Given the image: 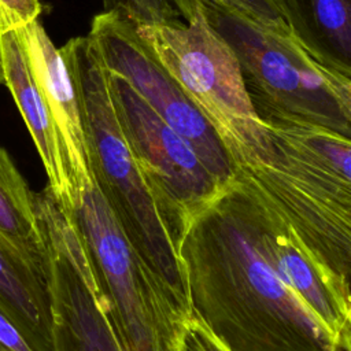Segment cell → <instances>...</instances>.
I'll use <instances>...</instances> for the list:
<instances>
[{
    "label": "cell",
    "instance_id": "17",
    "mask_svg": "<svg viewBox=\"0 0 351 351\" xmlns=\"http://www.w3.org/2000/svg\"><path fill=\"white\" fill-rule=\"evenodd\" d=\"M41 11L40 0H0V34L30 25L38 19Z\"/></svg>",
    "mask_w": 351,
    "mask_h": 351
},
{
    "label": "cell",
    "instance_id": "21",
    "mask_svg": "<svg viewBox=\"0 0 351 351\" xmlns=\"http://www.w3.org/2000/svg\"><path fill=\"white\" fill-rule=\"evenodd\" d=\"M182 351H185V350H184V347H182Z\"/></svg>",
    "mask_w": 351,
    "mask_h": 351
},
{
    "label": "cell",
    "instance_id": "10",
    "mask_svg": "<svg viewBox=\"0 0 351 351\" xmlns=\"http://www.w3.org/2000/svg\"><path fill=\"white\" fill-rule=\"evenodd\" d=\"M236 185L247 199L255 236L266 258L336 346L350 351V280L333 270L273 208Z\"/></svg>",
    "mask_w": 351,
    "mask_h": 351
},
{
    "label": "cell",
    "instance_id": "7",
    "mask_svg": "<svg viewBox=\"0 0 351 351\" xmlns=\"http://www.w3.org/2000/svg\"><path fill=\"white\" fill-rule=\"evenodd\" d=\"M47 245L56 351H125L114 307L73 213L36 193Z\"/></svg>",
    "mask_w": 351,
    "mask_h": 351
},
{
    "label": "cell",
    "instance_id": "15",
    "mask_svg": "<svg viewBox=\"0 0 351 351\" xmlns=\"http://www.w3.org/2000/svg\"><path fill=\"white\" fill-rule=\"evenodd\" d=\"M0 237L47 281V245L33 192L10 152L0 147Z\"/></svg>",
    "mask_w": 351,
    "mask_h": 351
},
{
    "label": "cell",
    "instance_id": "12",
    "mask_svg": "<svg viewBox=\"0 0 351 351\" xmlns=\"http://www.w3.org/2000/svg\"><path fill=\"white\" fill-rule=\"evenodd\" d=\"M0 45L4 84L8 86L33 138L48 178L47 188L66 211L74 213L78 197L64 149L49 110L30 73L23 45L15 32L0 34Z\"/></svg>",
    "mask_w": 351,
    "mask_h": 351
},
{
    "label": "cell",
    "instance_id": "9",
    "mask_svg": "<svg viewBox=\"0 0 351 351\" xmlns=\"http://www.w3.org/2000/svg\"><path fill=\"white\" fill-rule=\"evenodd\" d=\"M108 85L123 132L176 213L182 239L189 223L228 185H222L207 170L196 152L160 119L125 77L108 70Z\"/></svg>",
    "mask_w": 351,
    "mask_h": 351
},
{
    "label": "cell",
    "instance_id": "8",
    "mask_svg": "<svg viewBox=\"0 0 351 351\" xmlns=\"http://www.w3.org/2000/svg\"><path fill=\"white\" fill-rule=\"evenodd\" d=\"M88 36L101 59L133 86L144 101L199 156L207 170L222 184L232 182V163L218 136L185 95L178 82L143 44L132 22L117 11L93 16Z\"/></svg>",
    "mask_w": 351,
    "mask_h": 351
},
{
    "label": "cell",
    "instance_id": "1",
    "mask_svg": "<svg viewBox=\"0 0 351 351\" xmlns=\"http://www.w3.org/2000/svg\"><path fill=\"white\" fill-rule=\"evenodd\" d=\"M181 261L191 314L229 351H341L266 258L233 181L185 229Z\"/></svg>",
    "mask_w": 351,
    "mask_h": 351
},
{
    "label": "cell",
    "instance_id": "18",
    "mask_svg": "<svg viewBox=\"0 0 351 351\" xmlns=\"http://www.w3.org/2000/svg\"><path fill=\"white\" fill-rule=\"evenodd\" d=\"M185 351H229L211 330L193 314H191L184 336Z\"/></svg>",
    "mask_w": 351,
    "mask_h": 351
},
{
    "label": "cell",
    "instance_id": "2",
    "mask_svg": "<svg viewBox=\"0 0 351 351\" xmlns=\"http://www.w3.org/2000/svg\"><path fill=\"white\" fill-rule=\"evenodd\" d=\"M270 148L255 162L232 167V180L273 208L350 280L351 140L330 129L259 114Z\"/></svg>",
    "mask_w": 351,
    "mask_h": 351
},
{
    "label": "cell",
    "instance_id": "6",
    "mask_svg": "<svg viewBox=\"0 0 351 351\" xmlns=\"http://www.w3.org/2000/svg\"><path fill=\"white\" fill-rule=\"evenodd\" d=\"M74 218L114 307L125 351H182L191 310L128 239L96 180Z\"/></svg>",
    "mask_w": 351,
    "mask_h": 351
},
{
    "label": "cell",
    "instance_id": "19",
    "mask_svg": "<svg viewBox=\"0 0 351 351\" xmlns=\"http://www.w3.org/2000/svg\"><path fill=\"white\" fill-rule=\"evenodd\" d=\"M0 351H34L14 322L0 310Z\"/></svg>",
    "mask_w": 351,
    "mask_h": 351
},
{
    "label": "cell",
    "instance_id": "5",
    "mask_svg": "<svg viewBox=\"0 0 351 351\" xmlns=\"http://www.w3.org/2000/svg\"><path fill=\"white\" fill-rule=\"evenodd\" d=\"M134 27L210 123L232 167L267 154L270 138L245 88L237 56L207 21L204 5L186 25L177 21Z\"/></svg>",
    "mask_w": 351,
    "mask_h": 351
},
{
    "label": "cell",
    "instance_id": "11",
    "mask_svg": "<svg viewBox=\"0 0 351 351\" xmlns=\"http://www.w3.org/2000/svg\"><path fill=\"white\" fill-rule=\"evenodd\" d=\"M15 33L23 45L33 80L59 133L80 199L81 192L95 181V176L74 77L38 19Z\"/></svg>",
    "mask_w": 351,
    "mask_h": 351
},
{
    "label": "cell",
    "instance_id": "13",
    "mask_svg": "<svg viewBox=\"0 0 351 351\" xmlns=\"http://www.w3.org/2000/svg\"><path fill=\"white\" fill-rule=\"evenodd\" d=\"M0 310L34 351H56L47 281L0 237Z\"/></svg>",
    "mask_w": 351,
    "mask_h": 351
},
{
    "label": "cell",
    "instance_id": "14",
    "mask_svg": "<svg viewBox=\"0 0 351 351\" xmlns=\"http://www.w3.org/2000/svg\"><path fill=\"white\" fill-rule=\"evenodd\" d=\"M292 37L321 64L351 78V0H274Z\"/></svg>",
    "mask_w": 351,
    "mask_h": 351
},
{
    "label": "cell",
    "instance_id": "16",
    "mask_svg": "<svg viewBox=\"0 0 351 351\" xmlns=\"http://www.w3.org/2000/svg\"><path fill=\"white\" fill-rule=\"evenodd\" d=\"M186 22L206 4L219 5L280 34L292 36L274 0H169Z\"/></svg>",
    "mask_w": 351,
    "mask_h": 351
},
{
    "label": "cell",
    "instance_id": "4",
    "mask_svg": "<svg viewBox=\"0 0 351 351\" xmlns=\"http://www.w3.org/2000/svg\"><path fill=\"white\" fill-rule=\"evenodd\" d=\"M210 25L237 56L258 114L289 118L351 137V78L308 55L292 36L206 4Z\"/></svg>",
    "mask_w": 351,
    "mask_h": 351
},
{
    "label": "cell",
    "instance_id": "3",
    "mask_svg": "<svg viewBox=\"0 0 351 351\" xmlns=\"http://www.w3.org/2000/svg\"><path fill=\"white\" fill-rule=\"evenodd\" d=\"M59 51L78 89L96 182L128 239L188 306L178 218L123 132L95 41L73 37Z\"/></svg>",
    "mask_w": 351,
    "mask_h": 351
},
{
    "label": "cell",
    "instance_id": "20",
    "mask_svg": "<svg viewBox=\"0 0 351 351\" xmlns=\"http://www.w3.org/2000/svg\"><path fill=\"white\" fill-rule=\"evenodd\" d=\"M4 84V67H3V55H1V45H0V85Z\"/></svg>",
    "mask_w": 351,
    "mask_h": 351
}]
</instances>
